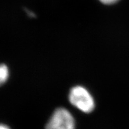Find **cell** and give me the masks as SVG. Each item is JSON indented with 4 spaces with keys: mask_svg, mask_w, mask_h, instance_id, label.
I'll return each mask as SVG.
<instances>
[{
    "mask_svg": "<svg viewBox=\"0 0 129 129\" xmlns=\"http://www.w3.org/2000/svg\"><path fill=\"white\" fill-rule=\"evenodd\" d=\"M0 129H12L6 123H0Z\"/></svg>",
    "mask_w": 129,
    "mask_h": 129,
    "instance_id": "obj_5",
    "label": "cell"
},
{
    "mask_svg": "<svg viewBox=\"0 0 129 129\" xmlns=\"http://www.w3.org/2000/svg\"><path fill=\"white\" fill-rule=\"evenodd\" d=\"M77 120L72 112L63 106L53 110L45 124L44 129H77Z\"/></svg>",
    "mask_w": 129,
    "mask_h": 129,
    "instance_id": "obj_2",
    "label": "cell"
},
{
    "mask_svg": "<svg viewBox=\"0 0 129 129\" xmlns=\"http://www.w3.org/2000/svg\"><path fill=\"white\" fill-rule=\"evenodd\" d=\"M11 76L10 68L6 63H0V87L8 83Z\"/></svg>",
    "mask_w": 129,
    "mask_h": 129,
    "instance_id": "obj_3",
    "label": "cell"
},
{
    "mask_svg": "<svg viewBox=\"0 0 129 129\" xmlns=\"http://www.w3.org/2000/svg\"><path fill=\"white\" fill-rule=\"evenodd\" d=\"M102 3L106 5H110L117 3L118 0H99Z\"/></svg>",
    "mask_w": 129,
    "mask_h": 129,
    "instance_id": "obj_4",
    "label": "cell"
},
{
    "mask_svg": "<svg viewBox=\"0 0 129 129\" xmlns=\"http://www.w3.org/2000/svg\"><path fill=\"white\" fill-rule=\"evenodd\" d=\"M67 99L75 109L84 114H90L94 110L95 101L90 91L81 84H76L69 88Z\"/></svg>",
    "mask_w": 129,
    "mask_h": 129,
    "instance_id": "obj_1",
    "label": "cell"
},
{
    "mask_svg": "<svg viewBox=\"0 0 129 129\" xmlns=\"http://www.w3.org/2000/svg\"><path fill=\"white\" fill-rule=\"evenodd\" d=\"M27 14H28V16L30 17H34L35 16L34 13L30 12V11H27Z\"/></svg>",
    "mask_w": 129,
    "mask_h": 129,
    "instance_id": "obj_6",
    "label": "cell"
}]
</instances>
